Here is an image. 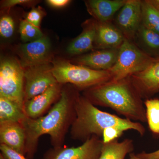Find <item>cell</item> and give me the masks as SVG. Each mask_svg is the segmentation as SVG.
<instances>
[{
	"label": "cell",
	"mask_w": 159,
	"mask_h": 159,
	"mask_svg": "<svg viewBox=\"0 0 159 159\" xmlns=\"http://www.w3.org/2000/svg\"><path fill=\"white\" fill-rule=\"evenodd\" d=\"M76 88L62 89L60 97L48 112L37 119L26 117L21 122L26 134V157L33 159L39 138L48 134L54 148L62 147L66 135L76 117V101L80 94Z\"/></svg>",
	"instance_id": "cell-1"
},
{
	"label": "cell",
	"mask_w": 159,
	"mask_h": 159,
	"mask_svg": "<svg viewBox=\"0 0 159 159\" xmlns=\"http://www.w3.org/2000/svg\"><path fill=\"white\" fill-rule=\"evenodd\" d=\"M83 96L93 105L111 109L125 119L147 122L144 102L129 77L93 87L84 91Z\"/></svg>",
	"instance_id": "cell-2"
},
{
	"label": "cell",
	"mask_w": 159,
	"mask_h": 159,
	"mask_svg": "<svg viewBox=\"0 0 159 159\" xmlns=\"http://www.w3.org/2000/svg\"><path fill=\"white\" fill-rule=\"evenodd\" d=\"M75 110L76 117L70 129L71 138L75 141L83 143L94 136L102 139L103 130L110 127L134 130L142 136L145 134L142 123L100 110L83 95L77 98Z\"/></svg>",
	"instance_id": "cell-3"
},
{
	"label": "cell",
	"mask_w": 159,
	"mask_h": 159,
	"mask_svg": "<svg viewBox=\"0 0 159 159\" xmlns=\"http://www.w3.org/2000/svg\"><path fill=\"white\" fill-rule=\"evenodd\" d=\"M52 72L57 82L69 83L79 91H85L112 80L107 70H97L84 66L73 64L65 60L53 61Z\"/></svg>",
	"instance_id": "cell-4"
},
{
	"label": "cell",
	"mask_w": 159,
	"mask_h": 159,
	"mask_svg": "<svg viewBox=\"0 0 159 159\" xmlns=\"http://www.w3.org/2000/svg\"><path fill=\"white\" fill-rule=\"evenodd\" d=\"M154 59L145 54L133 41L125 39L119 48L116 63L107 71L111 75V80L124 79L144 70Z\"/></svg>",
	"instance_id": "cell-5"
},
{
	"label": "cell",
	"mask_w": 159,
	"mask_h": 159,
	"mask_svg": "<svg viewBox=\"0 0 159 159\" xmlns=\"http://www.w3.org/2000/svg\"><path fill=\"white\" fill-rule=\"evenodd\" d=\"M0 96L6 97L24 109L25 74L20 61L5 58L0 65Z\"/></svg>",
	"instance_id": "cell-6"
},
{
	"label": "cell",
	"mask_w": 159,
	"mask_h": 159,
	"mask_svg": "<svg viewBox=\"0 0 159 159\" xmlns=\"http://www.w3.org/2000/svg\"><path fill=\"white\" fill-rule=\"evenodd\" d=\"M50 64L26 68L25 74V102L42 93L57 83Z\"/></svg>",
	"instance_id": "cell-7"
},
{
	"label": "cell",
	"mask_w": 159,
	"mask_h": 159,
	"mask_svg": "<svg viewBox=\"0 0 159 159\" xmlns=\"http://www.w3.org/2000/svg\"><path fill=\"white\" fill-rule=\"evenodd\" d=\"M103 144L102 139L94 136L77 147L51 148L42 159H99Z\"/></svg>",
	"instance_id": "cell-8"
},
{
	"label": "cell",
	"mask_w": 159,
	"mask_h": 159,
	"mask_svg": "<svg viewBox=\"0 0 159 159\" xmlns=\"http://www.w3.org/2000/svg\"><path fill=\"white\" fill-rule=\"evenodd\" d=\"M125 39L133 41L142 23V0H127L113 20Z\"/></svg>",
	"instance_id": "cell-9"
},
{
	"label": "cell",
	"mask_w": 159,
	"mask_h": 159,
	"mask_svg": "<svg viewBox=\"0 0 159 159\" xmlns=\"http://www.w3.org/2000/svg\"><path fill=\"white\" fill-rule=\"evenodd\" d=\"M51 43L47 36L25 43L17 48L20 62L24 69L40 65L50 64L52 61Z\"/></svg>",
	"instance_id": "cell-10"
},
{
	"label": "cell",
	"mask_w": 159,
	"mask_h": 159,
	"mask_svg": "<svg viewBox=\"0 0 159 159\" xmlns=\"http://www.w3.org/2000/svg\"><path fill=\"white\" fill-rule=\"evenodd\" d=\"M129 77L142 99H150L159 92V58H155L147 68Z\"/></svg>",
	"instance_id": "cell-11"
},
{
	"label": "cell",
	"mask_w": 159,
	"mask_h": 159,
	"mask_svg": "<svg viewBox=\"0 0 159 159\" xmlns=\"http://www.w3.org/2000/svg\"><path fill=\"white\" fill-rule=\"evenodd\" d=\"M61 85L58 83L55 84L42 93L25 102L24 111L26 117L35 119L43 116L51 105L59 99L62 89Z\"/></svg>",
	"instance_id": "cell-12"
},
{
	"label": "cell",
	"mask_w": 159,
	"mask_h": 159,
	"mask_svg": "<svg viewBox=\"0 0 159 159\" xmlns=\"http://www.w3.org/2000/svg\"><path fill=\"white\" fill-rule=\"evenodd\" d=\"M119 51V49L94 50L79 55L74 62L97 70H108L116 63Z\"/></svg>",
	"instance_id": "cell-13"
},
{
	"label": "cell",
	"mask_w": 159,
	"mask_h": 159,
	"mask_svg": "<svg viewBox=\"0 0 159 159\" xmlns=\"http://www.w3.org/2000/svg\"><path fill=\"white\" fill-rule=\"evenodd\" d=\"M125 39L122 32L112 22L97 21L94 50L119 49Z\"/></svg>",
	"instance_id": "cell-14"
},
{
	"label": "cell",
	"mask_w": 159,
	"mask_h": 159,
	"mask_svg": "<svg viewBox=\"0 0 159 159\" xmlns=\"http://www.w3.org/2000/svg\"><path fill=\"white\" fill-rule=\"evenodd\" d=\"M127 0H87V10L93 19L99 23L112 22L118 11Z\"/></svg>",
	"instance_id": "cell-15"
},
{
	"label": "cell",
	"mask_w": 159,
	"mask_h": 159,
	"mask_svg": "<svg viewBox=\"0 0 159 159\" xmlns=\"http://www.w3.org/2000/svg\"><path fill=\"white\" fill-rule=\"evenodd\" d=\"M0 143L25 156L26 134L21 123H0Z\"/></svg>",
	"instance_id": "cell-16"
},
{
	"label": "cell",
	"mask_w": 159,
	"mask_h": 159,
	"mask_svg": "<svg viewBox=\"0 0 159 159\" xmlns=\"http://www.w3.org/2000/svg\"><path fill=\"white\" fill-rule=\"evenodd\" d=\"M82 32L68 46L67 52L72 55H80L94 50L97 21L93 19L86 20L83 24Z\"/></svg>",
	"instance_id": "cell-17"
},
{
	"label": "cell",
	"mask_w": 159,
	"mask_h": 159,
	"mask_svg": "<svg viewBox=\"0 0 159 159\" xmlns=\"http://www.w3.org/2000/svg\"><path fill=\"white\" fill-rule=\"evenodd\" d=\"M133 42L145 54L154 58H159V34L141 25Z\"/></svg>",
	"instance_id": "cell-18"
},
{
	"label": "cell",
	"mask_w": 159,
	"mask_h": 159,
	"mask_svg": "<svg viewBox=\"0 0 159 159\" xmlns=\"http://www.w3.org/2000/svg\"><path fill=\"white\" fill-rule=\"evenodd\" d=\"M134 150L133 140L127 139L119 142L116 139L103 143L99 159H125L127 154L133 152Z\"/></svg>",
	"instance_id": "cell-19"
},
{
	"label": "cell",
	"mask_w": 159,
	"mask_h": 159,
	"mask_svg": "<svg viewBox=\"0 0 159 159\" xmlns=\"http://www.w3.org/2000/svg\"><path fill=\"white\" fill-rule=\"evenodd\" d=\"M24 109L10 99L0 96V123H21L26 118Z\"/></svg>",
	"instance_id": "cell-20"
},
{
	"label": "cell",
	"mask_w": 159,
	"mask_h": 159,
	"mask_svg": "<svg viewBox=\"0 0 159 159\" xmlns=\"http://www.w3.org/2000/svg\"><path fill=\"white\" fill-rule=\"evenodd\" d=\"M142 24L159 34V12L147 0H142Z\"/></svg>",
	"instance_id": "cell-21"
},
{
	"label": "cell",
	"mask_w": 159,
	"mask_h": 159,
	"mask_svg": "<svg viewBox=\"0 0 159 159\" xmlns=\"http://www.w3.org/2000/svg\"><path fill=\"white\" fill-rule=\"evenodd\" d=\"M146 119L152 133L159 135V99L150 98L144 102Z\"/></svg>",
	"instance_id": "cell-22"
},
{
	"label": "cell",
	"mask_w": 159,
	"mask_h": 159,
	"mask_svg": "<svg viewBox=\"0 0 159 159\" xmlns=\"http://www.w3.org/2000/svg\"><path fill=\"white\" fill-rule=\"evenodd\" d=\"M19 32L21 39L25 43L35 41L44 36L39 28L25 20H22L20 22Z\"/></svg>",
	"instance_id": "cell-23"
},
{
	"label": "cell",
	"mask_w": 159,
	"mask_h": 159,
	"mask_svg": "<svg viewBox=\"0 0 159 159\" xmlns=\"http://www.w3.org/2000/svg\"><path fill=\"white\" fill-rule=\"evenodd\" d=\"M14 22L9 16L5 15L0 20V34L4 38H9L13 35L14 31Z\"/></svg>",
	"instance_id": "cell-24"
},
{
	"label": "cell",
	"mask_w": 159,
	"mask_h": 159,
	"mask_svg": "<svg viewBox=\"0 0 159 159\" xmlns=\"http://www.w3.org/2000/svg\"><path fill=\"white\" fill-rule=\"evenodd\" d=\"M44 14L45 12L41 7L33 8L27 14L25 20L34 26L39 28Z\"/></svg>",
	"instance_id": "cell-25"
},
{
	"label": "cell",
	"mask_w": 159,
	"mask_h": 159,
	"mask_svg": "<svg viewBox=\"0 0 159 159\" xmlns=\"http://www.w3.org/2000/svg\"><path fill=\"white\" fill-rule=\"evenodd\" d=\"M124 132V130L117 127H110L105 129L102 133V141L104 143L112 142L122 136Z\"/></svg>",
	"instance_id": "cell-26"
},
{
	"label": "cell",
	"mask_w": 159,
	"mask_h": 159,
	"mask_svg": "<svg viewBox=\"0 0 159 159\" xmlns=\"http://www.w3.org/2000/svg\"><path fill=\"white\" fill-rule=\"evenodd\" d=\"M0 150L1 154L6 159H29L23 154L4 144H0Z\"/></svg>",
	"instance_id": "cell-27"
},
{
	"label": "cell",
	"mask_w": 159,
	"mask_h": 159,
	"mask_svg": "<svg viewBox=\"0 0 159 159\" xmlns=\"http://www.w3.org/2000/svg\"><path fill=\"white\" fill-rule=\"evenodd\" d=\"M34 2V1L29 0H8L3 2L2 7L3 9H10L17 5H29Z\"/></svg>",
	"instance_id": "cell-28"
},
{
	"label": "cell",
	"mask_w": 159,
	"mask_h": 159,
	"mask_svg": "<svg viewBox=\"0 0 159 159\" xmlns=\"http://www.w3.org/2000/svg\"><path fill=\"white\" fill-rule=\"evenodd\" d=\"M71 2L69 0H48L46 2L53 8H61L67 6Z\"/></svg>",
	"instance_id": "cell-29"
},
{
	"label": "cell",
	"mask_w": 159,
	"mask_h": 159,
	"mask_svg": "<svg viewBox=\"0 0 159 159\" xmlns=\"http://www.w3.org/2000/svg\"><path fill=\"white\" fill-rule=\"evenodd\" d=\"M137 155L142 158L148 159H159V149L151 152H142L141 153L137 154Z\"/></svg>",
	"instance_id": "cell-30"
},
{
	"label": "cell",
	"mask_w": 159,
	"mask_h": 159,
	"mask_svg": "<svg viewBox=\"0 0 159 159\" xmlns=\"http://www.w3.org/2000/svg\"><path fill=\"white\" fill-rule=\"evenodd\" d=\"M154 8L159 12V0H147Z\"/></svg>",
	"instance_id": "cell-31"
},
{
	"label": "cell",
	"mask_w": 159,
	"mask_h": 159,
	"mask_svg": "<svg viewBox=\"0 0 159 159\" xmlns=\"http://www.w3.org/2000/svg\"><path fill=\"white\" fill-rule=\"evenodd\" d=\"M128 159H148L142 158L139 157L137 155V154L134 152H132L129 154V158Z\"/></svg>",
	"instance_id": "cell-32"
},
{
	"label": "cell",
	"mask_w": 159,
	"mask_h": 159,
	"mask_svg": "<svg viewBox=\"0 0 159 159\" xmlns=\"http://www.w3.org/2000/svg\"></svg>",
	"instance_id": "cell-33"
}]
</instances>
